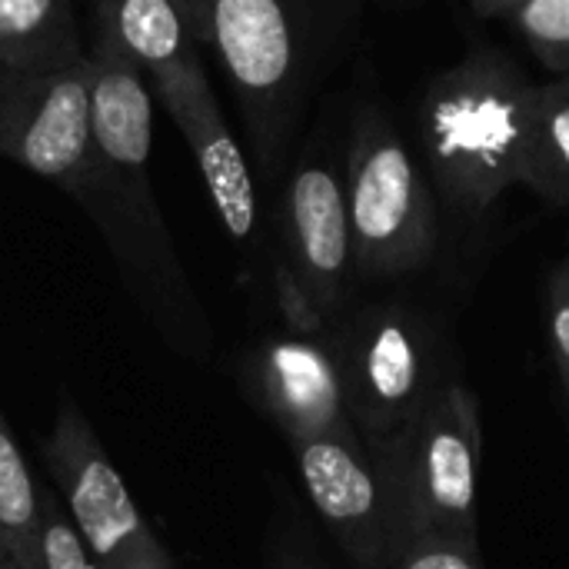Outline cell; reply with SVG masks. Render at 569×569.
Instances as JSON below:
<instances>
[{"instance_id": "3957f363", "label": "cell", "mask_w": 569, "mask_h": 569, "mask_svg": "<svg viewBox=\"0 0 569 569\" xmlns=\"http://www.w3.org/2000/svg\"><path fill=\"white\" fill-rule=\"evenodd\" d=\"M90 137L93 167L77 200L110 237L130 270H147L153 283L177 277L160 207L150 187L153 150V93L107 37L90 33Z\"/></svg>"}, {"instance_id": "d6986e66", "label": "cell", "mask_w": 569, "mask_h": 569, "mask_svg": "<svg viewBox=\"0 0 569 569\" xmlns=\"http://www.w3.org/2000/svg\"><path fill=\"white\" fill-rule=\"evenodd\" d=\"M40 569H100L60 497H40Z\"/></svg>"}, {"instance_id": "603a6c76", "label": "cell", "mask_w": 569, "mask_h": 569, "mask_svg": "<svg viewBox=\"0 0 569 569\" xmlns=\"http://www.w3.org/2000/svg\"><path fill=\"white\" fill-rule=\"evenodd\" d=\"M13 567H17V563L10 560V553H7V550H3V543H0V569H13Z\"/></svg>"}, {"instance_id": "6da1fadb", "label": "cell", "mask_w": 569, "mask_h": 569, "mask_svg": "<svg viewBox=\"0 0 569 569\" xmlns=\"http://www.w3.org/2000/svg\"><path fill=\"white\" fill-rule=\"evenodd\" d=\"M357 0H210L213 50L243 113L253 160L273 173Z\"/></svg>"}, {"instance_id": "4fadbf2b", "label": "cell", "mask_w": 569, "mask_h": 569, "mask_svg": "<svg viewBox=\"0 0 569 569\" xmlns=\"http://www.w3.org/2000/svg\"><path fill=\"white\" fill-rule=\"evenodd\" d=\"M90 30L137 63L143 80L203 50L177 0H90Z\"/></svg>"}, {"instance_id": "7c38bea8", "label": "cell", "mask_w": 569, "mask_h": 569, "mask_svg": "<svg viewBox=\"0 0 569 569\" xmlns=\"http://www.w3.org/2000/svg\"><path fill=\"white\" fill-rule=\"evenodd\" d=\"M250 380L287 443L313 440L350 420L337 353L320 333L293 330L270 340L253 357Z\"/></svg>"}, {"instance_id": "44dd1931", "label": "cell", "mask_w": 569, "mask_h": 569, "mask_svg": "<svg viewBox=\"0 0 569 569\" xmlns=\"http://www.w3.org/2000/svg\"><path fill=\"white\" fill-rule=\"evenodd\" d=\"M187 13V23L197 37V43L203 47V33H207V13H210V0H177Z\"/></svg>"}, {"instance_id": "ffe728a7", "label": "cell", "mask_w": 569, "mask_h": 569, "mask_svg": "<svg viewBox=\"0 0 569 569\" xmlns=\"http://www.w3.org/2000/svg\"><path fill=\"white\" fill-rule=\"evenodd\" d=\"M547 340L569 393V257H563L547 280Z\"/></svg>"}, {"instance_id": "30bf717a", "label": "cell", "mask_w": 569, "mask_h": 569, "mask_svg": "<svg viewBox=\"0 0 569 569\" xmlns=\"http://www.w3.org/2000/svg\"><path fill=\"white\" fill-rule=\"evenodd\" d=\"M283 267L327 323L350 300L357 277L343 167L327 150H307L283 193Z\"/></svg>"}, {"instance_id": "2e32d148", "label": "cell", "mask_w": 569, "mask_h": 569, "mask_svg": "<svg viewBox=\"0 0 569 569\" xmlns=\"http://www.w3.org/2000/svg\"><path fill=\"white\" fill-rule=\"evenodd\" d=\"M0 543L20 569H40V493L0 413Z\"/></svg>"}, {"instance_id": "7402d4cb", "label": "cell", "mask_w": 569, "mask_h": 569, "mask_svg": "<svg viewBox=\"0 0 569 569\" xmlns=\"http://www.w3.org/2000/svg\"><path fill=\"white\" fill-rule=\"evenodd\" d=\"M520 3H523V0H470V7H473L480 17H500V20H507Z\"/></svg>"}, {"instance_id": "9a60e30c", "label": "cell", "mask_w": 569, "mask_h": 569, "mask_svg": "<svg viewBox=\"0 0 569 569\" xmlns=\"http://www.w3.org/2000/svg\"><path fill=\"white\" fill-rule=\"evenodd\" d=\"M520 187L547 203H569V77L533 83Z\"/></svg>"}, {"instance_id": "9c48e42d", "label": "cell", "mask_w": 569, "mask_h": 569, "mask_svg": "<svg viewBox=\"0 0 569 569\" xmlns=\"http://www.w3.org/2000/svg\"><path fill=\"white\" fill-rule=\"evenodd\" d=\"M47 460L57 480V497L70 513L80 540L100 569H177L160 540L143 523L120 473L100 450L93 430L77 407H63Z\"/></svg>"}, {"instance_id": "cb8c5ba5", "label": "cell", "mask_w": 569, "mask_h": 569, "mask_svg": "<svg viewBox=\"0 0 569 569\" xmlns=\"http://www.w3.org/2000/svg\"><path fill=\"white\" fill-rule=\"evenodd\" d=\"M13 569H20V567H13Z\"/></svg>"}, {"instance_id": "7a4b0ae2", "label": "cell", "mask_w": 569, "mask_h": 569, "mask_svg": "<svg viewBox=\"0 0 569 569\" xmlns=\"http://www.w3.org/2000/svg\"><path fill=\"white\" fill-rule=\"evenodd\" d=\"M533 80L500 50L480 47L440 70L420 97V143L457 220L487 217L520 183Z\"/></svg>"}, {"instance_id": "277c9868", "label": "cell", "mask_w": 569, "mask_h": 569, "mask_svg": "<svg viewBox=\"0 0 569 569\" xmlns=\"http://www.w3.org/2000/svg\"><path fill=\"white\" fill-rule=\"evenodd\" d=\"M357 277L397 280L430 263L440 240L433 190L390 113L363 103L343 157Z\"/></svg>"}, {"instance_id": "8992f818", "label": "cell", "mask_w": 569, "mask_h": 569, "mask_svg": "<svg viewBox=\"0 0 569 569\" xmlns=\"http://www.w3.org/2000/svg\"><path fill=\"white\" fill-rule=\"evenodd\" d=\"M480 443L473 390L460 380H443L413 430L380 457L393 480L407 537L437 530L477 540Z\"/></svg>"}, {"instance_id": "5bb4252c", "label": "cell", "mask_w": 569, "mask_h": 569, "mask_svg": "<svg viewBox=\"0 0 569 569\" xmlns=\"http://www.w3.org/2000/svg\"><path fill=\"white\" fill-rule=\"evenodd\" d=\"M83 53L73 0H0V67H47Z\"/></svg>"}, {"instance_id": "8fae6325", "label": "cell", "mask_w": 569, "mask_h": 569, "mask_svg": "<svg viewBox=\"0 0 569 569\" xmlns=\"http://www.w3.org/2000/svg\"><path fill=\"white\" fill-rule=\"evenodd\" d=\"M147 87L183 133L223 230L237 247H250L260 217L257 187L247 153L213 93L203 53L147 77Z\"/></svg>"}, {"instance_id": "5b68a950", "label": "cell", "mask_w": 569, "mask_h": 569, "mask_svg": "<svg viewBox=\"0 0 569 569\" xmlns=\"http://www.w3.org/2000/svg\"><path fill=\"white\" fill-rule=\"evenodd\" d=\"M347 417L387 457L420 420L440 380L433 327L403 303H370L333 340Z\"/></svg>"}, {"instance_id": "ac0fdd59", "label": "cell", "mask_w": 569, "mask_h": 569, "mask_svg": "<svg viewBox=\"0 0 569 569\" xmlns=\"http://www.w3.org/2000/svg\"><path fill=\"white\" fill-rule=\"evenodd\" d=\"M387 569H487L477 540L453 537V533H417L407 537L397 553L390 557Z\"/></svg>"}, {"instance_id": "52a82bcc", "label": "cell", "mask_w": 569, "mask_h": 569, "mask_svg": "<svg viewBox=\"0 0 569 569\" xmlns=\"http://www.w3.org/2000/svg\"><path fill=\"white\" fill-rule=\"evenodd\" d=\"M90 57L47 67H0V157L73 197L93 167Z\"/></svg>"}, {"instance_id": "ba28073f", "label": "cell", "mask_w": 569, "mask_h": 569, "mask_svg": "<svg viewBox=\"0 0 569 569\" xmlns=\"http://www.w3.org/2000/svg\"><path fill=\"white\" fill-rule=\"evenodd\" d=\"M290 447L303 490L340 550L360 569H387L407 533L383 460L350 420Z\"/></svg>"}, {"instance_id": "e0dca14e", "label": "cell", "mask_w": 569, "mask_h": 569, "mask_svg": "<svg viewBox=\"0 0 569 569\" xmlns=\"http://www.w3.org/2000/svg\"><path fill=\"white\" fill-rule=\"evenodd\" d=\"M507 23L550 70L569 77V0H523Z\"/></svg>"}]
</instances>
